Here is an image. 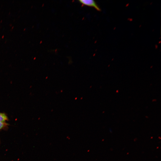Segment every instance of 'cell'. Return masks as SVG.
I'll use <instances>...</instances> for the list:
<instances>
[{"instance_id":"cell-1","label":"cell","mask_w":161,"mask_h":161,"mask_svg":"<svg viewBox=\"0 0 161 161\" xmlns=\"http://www.w3.org/2000/svg\"><path fill=\"white\" fill-rule=\"evenodd\" d=\"M79 1L83 5L92 7L97 10L100 11L101 10L95 1L93 0H79Z\"/></svg>"},{"instance_id":"cell-2","label":"cell","mask_w":161,"mask_h":161,"mask_svg":"<svg viewBox=\"0 0 161 161\" xmlns=\"http://www.w3.org/2000/svg\"><path fill=\"white\" fill-rule=\"evenodd\" d=\"M7 119V117L4 114L0 113V122L4 123Z\"/></svg>"},{"instance_id":"cell-3","label":"cell","mask_w":161,"mask_h":161,"mask_svg":"<svg viewBox=\"0 0 161 161\" xmlns=\"http://www.w3.org/2000/svg\"><path fill=\"white\" fill-rule=\"evenodd\" d=\"M4 125V123L0 122V129L2 128Z\"/></svg>"}]
</instances>
